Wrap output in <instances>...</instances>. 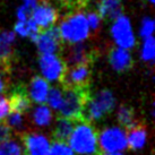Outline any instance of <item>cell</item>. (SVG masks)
Masks as SVG:
<instances>
[{"instance_id": "6da1fadb", "label": "cell", "mask_w": 155, "mask_h": 155, "mask_svg": "<svg viewBox=\"0 0 155 155\" xmlns=\"http://www.w3.org/2000/svg\"><path fill=\"white\" fill-rule=\"evenodd\" d=\"M69 144L73 152L79 155H100L101 151L97 143L95 129L87 121H78L69 136Z\"/></svg>"}, {"instance_id": "7a4b0ae2", "label": "cell", "mask_w": 155, "mask_h": 155, "mask_svg": "<svg viewBox=\"0 0 155 155\" xmlns=\"http://www.w3.org/2000/svg\"><path fill=\"white\" fill-rule=\"evenodd\" d=\"M64 101L60 109V117L67 118L74 122L84 121V110L91 95V87L64 88Z\"/></svg>"}, {"instance_id": "3957f363", "label": "cell", "mask_w": 155, "mask_h": 155, "mask_svg": "<svg viewBox=\"0 0 155 155\" xmlns=\"http://www.w3.org/2000/svg\"><path fill=\"white\" fill-rule=\"evenodd\" d=\"M58 28L60 39L69 44L81 43L85 41L90 34L86 15L83 13H73L66 16Z\"/></svg>"}, {"instance_id": "277c9868", "label": "cell", "mask_w": 155, "mask_h": 155, "mask_svg": "<svg viewBox=\"0 0 155 155\" xmlns=\"http://www.w3.org/2000/svg\"><path fill=\"white\" fill-rule=\"evenodd\" d=\"M114 104L116 99L111 91L102 90L95 95H91L84 110V121L91 124L93 120L102 119L113 110Z\"/></svg>"}, {"instance_id": "5b68a950", "label": "cell", "mask_w": 155, "mask_h": 155, "mask_svg": "<svg viewBox=\"0 0 155 155\" xmlns=\"http://www.w3.org/2000/svg\"><path fill=\"white\" fill-rule=\"evenodd\" d=\"M97 143L102 153H120L127 148L126 133L119 127L103 129L97 138Z\"/></svg>"}, {"instance_id": "8992f818", "label": "cell", "mask_w": 155, "mask_h": 155, "mask_svg": "<svg viewBox=\"0 0 155 155\" xmlns=\"http://www.w3.org/2000/svg\"><path fill=\"white\" fill-rule=\"evenodd\" d=\"M92 64L67 66L60 83L64 88L90 87Z\"/></svg>"}, {"instance_id": "52a82bcc", "label": "cell", "mask_w": 155, "mask_h": 155, "mask_svg": "<svg viewBox=\"0 0 155 155\" xmlns=\"http://www.w3.org/2000/svg\"><path fill=\"white\" fill-rule=\"evenodd\" d=\"M111 34L118 48L128 50V49H131L136 43L129 18H127L124 15H121L113 21Z\"/></svg>"}, {"instance_id": "ba28073f", "label": "cell", "mask_w": 155, "mask_h": 155, "mask_svg": "<svg viewBox=\"0 0 155 155\" xmlns=\"http://www.w3.org/2000/svg\"><path fill=\"white\" fill-rule=\"evenodd\" d=\"M39 64L44 79L49 82H60L67 67L65 61L57 54H41Z\"/></svg>"}, {"instance_id": "9c48e42d", "label": "cell", "mask_w": 155, "mask_h": 155, "mask_svg": "<svg viewBox=\"0 0 155 155\" xmlns=\"http://www.w3.org/2000/svg\"><path fill=\"white\" fill-rule=\"evenodd\" d=\"M38 50L41 54H56L60 51L61 39L59 28L57 26H51L47 30H43L36 40Z\"/></svg>"}, {"instance_id": "30bf717a", "label": "cell", "mask_w": 155, "mask_h": 155, "mask_svg": "<svg viewBox=\"0 0 155 155\" xmlns=\"http://www.w3.org/2000/svg\"><path fill=\"white\" fill-rule=\"evenodd\" d=\"M31 18L34 21L39 28L47 30L54 25V23L58 19V14L49 0H43L36 4Z\"/></svg>"}, {"instance_id": "8fae6325", "label": "cell", "mask_w": 155, "mask_h": 155, "mask_svg": "<svg viewBox=\"0 0 155 155\" xmlns=\"http://www.w3.org/2000/svg\"><path fill=\"white\" fill-rule=\"evenodd\" d=\"M23 155H48L50 142L42 134H25L23 135Z\"/></svg>"}, {"instance_id": "7c38bea8", "label": "cell", "mask_w": 155, "mask_h": 155, "mask_svg": "<svg viewBox=\"0 0 155 155\" xmlns=\"http://www.w3.org/2000/svg\"><path fill=\"white\" fill-rule=\"evenodd\" d=\"M93 50L87 49V47L81 43L70 44L65 53L66 66L81 65V64H93L95 58Z\"/></svg>"}, {"instance_id": "4fadbf2b", "label": "cell", "mask_w": 155, "mask_h": 155, "mask_svg": "<svg viewBox=\"0 0 155 155\" xmlns=\"http://www.w3.org/2000/svg\"><path fill=\"white\" fill-rule=\"evenodd\" d=\"M7 100H8L10 111L19 112L23 114L31 109V101L32 100L28 95V91L23 85H17L16 87H14Z\"/></svg>"}, {"instance_id": "5bb4252c", "label": "cell", "mask_w": 155, "mask_h": 155, "mask_svg": "<svg viewBox=\"0 0 155 155\" xmlns=\"http://www.w3.org/2000/svg\"><path fill=\"white\" fill-rule=\"evenodd\" d=\"M122 1L121 0H99L96 4V13L101 19L114 21L122 15Z\"/></svg>"}, {"instance_id": "9a60e30c", "label": "cell", "mask_w": 155, "mask_h": 155, "mask_svg": "<svg viewBox=\"0 0 155 155\" xmlns=\"http://www.w3.org/2000/svg\"><path fill=\"white\" fill-rule=\"evenodd\" d=\"M109 61L112 68L122 73L131 68L133 66V58L130 56L128 50L121 49V48H113L109 53Z\"/></svg>"}, {"instance_id": "2e32d148", "label": "cell", "mask_w": 155, "mask_h": 155, "mask_svg": "<svg viewBox=\"0 0 155 155\" xmlns=\"http://www.w3.org/2000/svg\"><path fill=\"white\" fill-rule=\"evenodd\" d=\"M127 147H129L133 151H137L144 147L146 143L147 131L144 125L136 122L134 126L127 129Z\"/></svg>"}, {"instance_id": "e0dca14e", "label": "cell", "mask_w": 155, "mask_h": 155, "mask_svg": "<svg viewBox=\"0 0 155 155\" xmlns=\"http://www.w3.org/2000/svg\"><path fill=\"white\" fill-rule=\"evenodd\" d=\"M50 91L49 83L47 79L40 76H35L32 81H31L30 91H28V95H30L31 100H33L34 102L38 103H43L48 99V94Z\"/></svg>"}, {"instance_id": "ac0fdd59", "label": "cell", "mask_w": 155, "mask_h": 155, "mask_svg": "<svg viewBox=\"0 0 155 155\" xmlns=\"http://www.w3.org/2000/svg\"><path fill=\"white\" fill-rule=\"evenodd\" d=\"M74 122L73 120H69L64 117H59L56 121V125L52 131V137L56 142L66 143V140L69 139V136L74 129Z\"/></svg>"}, {"instance_id": "d6986e66", "label": "cell", "mask_w": 155, "mask_h": 155, "mask_svg": "<svg viewBox=\"0 0 155 155\" xmlns=\"http://www.w3.org/2000/svg\"><path fill=\"white\" fill-rule=\"evenodd\" d=\"M32 119L38 127H47L52 121V112L49 107L41 104V105H38L36 108H34Z\"/></svg>"}, {"instance_id": "ffe728a7", "label": "cell", "mask_w": 155, "mask_h": 155, "mask_svg": "<svg viewBox=\"0 0 155 155\" xmlns=\"http://www.w3.org/2000/svg\"><path fill=\"white\" fill-rule=\"evenodd\" d=\"M118 121L122 127H125L126 129L130 128L134 126L137 121L135 120V112L131 107L128 105H121L118 111Z\"/></svg>"}, {"instance_id": "44dd1931", "label": "cell", "mask_w": 155, "mask_h": 155, "mask_svg": "<svg viewBox=\"0 0 155 155\" xmlns=\"http://www.w3.org/2000/svg\"><path fill=\"white\" fill-rule=\"evenodd\" d=\"M0 155H23V148L16 140L8 139L0 144Z\"/></svg>"}, {"instance_id": "7402d4cb", "label": "cell", "mask_w": 155, "mask_h": 155, "mask_svg": "<svg viewBox=\"0 0 155 155\" xmlns=\"http://www.w3.org/2000/svg\"><path fill=\"white\" fill-rule=\"evenodd\" d=\"M155 57V42L153 36L144 39L142 47V59L146 62H153Z\"/></svg>"}, {"instance_id": "603a6c76", "label": "cell", "mask_w": 155, "mask_h": 155, "mask_svg": "<svg viewBox=\"0 0 155 155\" xmlns=\"http://www.w3.org/2000/svg\"><path fill=\"white\" fill-rule=\"evenodd\" d=\"M12 45L13 44L6 42L0 34V65L1 66L10 65V57L13 53Z\"/></svg>"}, {"instance_id": "cb8c5ba5", "label": "cell", "mask_w": 155, "mask_h": 155, "mask_svg": "<svg viewBox=\"0 0 155 155\" xmlns=\"http://www.w3.org/2000/svg\"><path fill=\"white\" fill-rule=\"evenodd\" d=\"M48 102L49 105L54 110H59L64 101V95H62V91H60L59 88H51L49 91L48 94Z\"/></svg>"}, {"instance_id": "d4e9b609", "label": "cell", "mask_w": 155, "mask_h": 155, "mask_svg": "<svg viewBox=\"0 0 155 155\" xmlns=\"http://www.w3.org/2000/svg\"><path fill=\"white\" fill-rule=\"evenodd\" d=\"M48 155H75L73 150L62 142H54L50 146Z\"/></svg>"}, {"instance_id": "484cf974", "label": "cell", "mask_w": 155, "mask_h": 155, "mask_svg": "<svg viewBox=\"0 0 155 155\" xmlns=\"http://www.w3.org/2000/svg\"><path fill=\"white\" fill-rule=\"evenodd\" d=\"M6 125L8 126L9 128L12 129H21L24 125V118H23V114L19 113V112H13L10 111V113L7 114V122Z\"/></svg>"}, {"instance_id": "4316f807", "label": "cell", "mask_w": 155, "mask_h": 155, "mask_svg": "<svg viewBox=\"0 0 155 155\" xmlns=\"http://www.w3.org/2000/svg\"><path fill=\"white\" fill-rule=\"evenodd\" d=\"M36 6L35 2H24L17 10V18L19 22H25L27 19H30L33 13V9Z\"/></svg>"}, {"instance_id": "83f0119b", "label": "cell", "mask_w": 155, "mask_h": 155, "mask_svg": "<svg viewBox=\"0 0 155 155\" xmlns=\"http://www.w3.org/2000/svg\"><path fill=\"white\" fill-rule=\"evenodd\" d=\"M154 32V21L150 17H145L143 19L142 25H140V36L143 39H146L152 36Z\"/></svg>"}, {"instance_id": "f1b7e54d", "label": "cell", "mask_w": 155, "mask_h": 155, "mask_svg": "<svg viewBox=\"0 0 155 155\" xmlns=\"http://www.w3.org/2000/svg\"><path fill=\"white\" fill-rule=\"evenodd\" d=\"M62 7L71 10H78V9H82L86 6L90 0H58Z\"/></svg>"}, {"instance_id": "f546056e", "label": "cell", "mask_w": 155, "mask_h": 155, "mask_svg": "<svg viewBox=\"0 0 155 155\" xmlns=\"http://www.w3.org/2000/svg\"><path fill=\"white\" fill-rule=\"evenodd\" d=\"M86 19L87 23H88V27L90 30L96 31L99 28L100 24H101V17H100L96 12H92V13H88L86 15Z\"/></svg>"}, {"instance_id": "4dcf8cb0", "label": "cell", "mask_w": 155, "mask_h": 155, "mask_svg": "<svg viewBox=\"0 0 155 155\" xmlns=\"http://www.w3.org/2000/svg\"><path fill=\"white\" fill-rule=\"evenodd\" d=\"M9 111H10V109H9L8 100L4 97V96H0V121L4 120L5 118L7 117Z\"/></svg>"}, {"instance_id": "1f68e13d", "label": "cell", "mask_w": 155, "mask_h": 155, "mask_svg": "<svg viewBox=\"0 0 155 155\" xmlns=\"http://www.w3.org/2000/svg\"><path fill=\"white\" fill-rule=\"evenodd\" d=\"M12 137V129L6 124L0 122V144L10 139Z\"/></svg>"}, {"instance_id": "d6a6232c", "label": "cell", "mask_w": 155, "mask_h": 155, "mask_svg": "<svg viewBox=\"0 0 155 155\" xmlns=\"http://www.w3.org/2000/svg\"><path fill=\"white\" fill-rule=\"evenodd\" d=\"M25 2H35V4H39L41 1H43V0H24Z\"/></svg>"}, {"instance_id": "836d02e7", "label": "cell", "mask_w": 155, "mask_h": 155, "mask_svg": "<svg viewBox=\"0 0 155 155\" xmlns=\"http://www.w3.org/2000/svg\"><path fill=\"white\" fill-rule=\"evenodd\" d=\"M103 155H122L121 153H104Z\"/></svg>"}, {"instance_id": "e575fe53", "label": "cell", "mask_w": 155, "mask_h": 155, "mask_svg": "<svg viewBox=\"0 0 155 155\" xmlns=\"http://www.w3.org/2000/svg\"><path fill=\"white\" fill-rule=\"evenodd\" d=\"M148 1H150L151 4H154V1H155V0H148Z\"/></svg>"}]
</instances>
